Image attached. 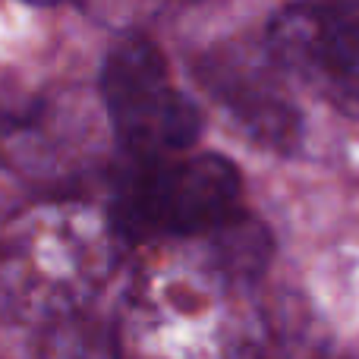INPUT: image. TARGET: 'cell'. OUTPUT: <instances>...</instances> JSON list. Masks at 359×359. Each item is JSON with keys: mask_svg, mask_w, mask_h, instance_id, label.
I'll return each mask as SVG.
<instances>
[{"mask_svg": "<svg viewBox=\"0 0 359 359\" xmlns=\"http://www.w3.org/2000/svg\"><path fill=\"white\" fill-rule=\"evenodd\" d=\"M240 170L221 155L139 161L114 202L123 240L208 236L240 217Z\"/></svg>", "mask_w": 359, "mask_h": 359, "instance_id": "cell-2", "label": "cell"}, {"mask_svg": "<svg viewBox=\"0 0 359 359\" xmlns=\"http://www.w3.org/2000/svg\"><path fill=\"white\" fill-rule=\"evenodd\" d=\"M120 240L111 215L82 202H48L0 230V318L63 325L114 274Z\"/></svg>", "mask_w": 359, "mask_h": 359, "instance_id": "cell-1", "label": "cell"}, {"mask_svg": "<svg viewBox=\"0 0 359 359\" xmlns=\"http://www.w3.org/2000/svg\"><path fill=\"white\" fill-rule=\"evenodd\" d=\"M76 126L73 104H41L38 111L0 123V161L25 174H50L86 149V130Z\"/></svg>", "mask_w": 359, "mask_h": 359, "instance_id": "cell-5", "label": "cell"}, {"mask_svg": "<svg viewBox=\"0 0 359 359\" xmlns=\"http://www.w3.org/2000/svg\"><path fill=\"white\" fill-rule=\"evenodd\" d=\"M268 54L325 104L359 120V10L287 6L268 25Z\"/></svg>", "mask_w": 359, "mask_h": 359, "instance_id": "cell-4", "label": "cell"}, {"mask_svg": "<svg viewBox=\"0 0 359 359\" xmlns=\"http://www.w3.org/2000/svg\"><path fill=\"white\" fill-rule=\"evenodd\" d=\"M101 101L117 142L136 161H161L189 149L202 133V114L168 79L161 50L145 38H126L101 69Z\"/></svg>", "mask_w": 359, "mask_h": 359, "instance_id": "cell-3", "label": "cell"}]
</instances>
